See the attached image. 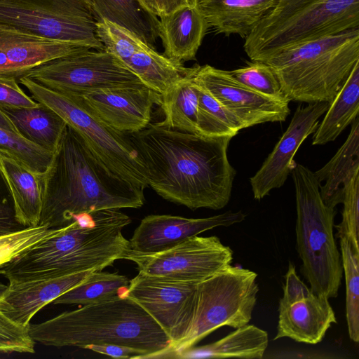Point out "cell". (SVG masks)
Instances as JSON below:
<instances>
[{
    "mask_svg": "<svg viewBox=\"0 0 359 359\" xmlns=\"http://www.w3.org/2000/svg\"><path fill=\"white\" fill-rule=\"evenodd\" d=\"M290 101L330 102L359 62V28L294 46L264 60Z\"/></svg>",
    "mask_w": 359,
    "mask_h": 359,
    "instance_id": "5",
    "label": "cell"
},
{
    "mask_svg": "<svg viewBox=\"0 0 359 359\" xmlns=\"http://www.w3.org/2000/svg\"><path fill=\"white\" fill-rule=\"evenodd\" d=\"M25 76L49 89L70 93L144 84L105 50L88 49L55 58L33 68Z\"/></svg>",
    "mask_w": 359,
    "mask_h": 359,
    "instance_id": "11",
    "label": "cell"
},
{
    "mask_svg": "<svg viewBox=\"0 0 359 359\" xmlns=\"http://www.w3.org/2000/svg\"><path fill=\"white\" fill-rule=\"evenodd\" d=\"M88 49L0 23V76L20 79L44 62Z\"/></svg>",
    "mask_w": 359,
    "mask_h": 359,
    "instance_id": "19",
    "label": "cell"
},
{
    "mask_svg": "<svg viewBox=\"0 0 359 359\" xmlns=\"http://www.w3.org/2000/svg\"><path fill=\"white\" fill-rule=\"evenodd\" d=\"M19 81L33 100L60 115L111 171L143 189L149 186L147 170L128 133L104 123L77 94L49 89L27 76Z\"/></svg>",
    "mask_w": 359,
    "mask_h": 359,
    "instance_id": "8",
    "label": "cell"
},
{
    "mask_svg": "<svg viewBox=\"0 0 359 359\" xmlns=\"http://www.w3.org/2000/svg\"><path fill=\"white\" fill-rule=\"evenodd\" d=\"M194 70V66L190 74L161 95L160 106L165 118L161 123L175 130L199 135L197 126L198 95L193 79Z\"/></svg>",
    "mask_w": 359,
    "mask_h": 359,
    "instance_id": "30",
    "label": "cell"
},
{
    "mask_svg": "<svg viewBox=\"0 0 359 359\" xmlns=\"http://www.w3.org/2000/svg\"><path fill=\"white\" fill-rule=\"evenodd\" d=\"M359 28V0H278L245 38L252 61L286 48Z\"/></svg>",
    "mask_w": 359,
    "mask_h": 359,
    "instance_id": "6",
    "label": "cell"
},
{
    "mask_svg": "<svg viewBox=\"0 0 359 359\" xmlns=\"http://www.w3.org/2000/svg\"><path fill=\"white\" fill-rule=\"evenodd\" d=\"M130 222L118 209L74 215L72 222L1 267L0 275L11 282L102 271L124 258L129 241L122 230Z\"/></svg>",
    "mask_w": 359,
    "mask_h": 359,
    "instance_id": "3",
    "label": "cell"
},
{
    "mask_svg": "<svg viewBox=\"0 0 359 359\" xmlns=\"http://www.w3.org/2000/svg\"><path fill=\"white\" fill-rule=\"evenodd\" d=\"M247 64L245 67L229 72L238 81L264 95L289 100L283 93L276 74L268 65L261 61Z\"/></svg>",
    "mask_w": 359,
    "mask_h": 359,
    "instance_id": "35",
    "label": "cell"
},
{
    "mask_svg": "<svg viewBox=\"0 0 359 359\" xmlns=\"http://www.w3.org/2000/svg\"><path fill=\"white\" fill-rule=\"evenodd\" d=\"M141 1L159 18L189 5V0H141Z\"/></svg>",
    "mask_w": 359,
    "mask_h": 359,
    "instance_id": "43",
    "label": "cell"
},
{
    "mask_svg": "<svg viewBox=\"0 0 359 359\" xmlns=\"http://www.w3.org/2000/svg\"><path fill=\"white\" fill-rule=\"evenodd\" d=\"M34 342L48 346L114 344L142 351L147 358L170 357L172 341L135 301L124 296L63 312L27 327Z\"/></svg>",
    "mask_w": 359,
    "mask_h": 359,
    "instance_id": "4",
    "label": "cell"
},
{
    "mask_svg": "<svg viewBox=\"0 0 359 359\" xmlns=\"http://www.w3.org/2000/svg\"><path fill=\"white\" fill-rule=\"evenodd\" d=\"M0 127L11 131L14 133H17V130L12 123V122L9 120V118L6 116V115L4 113V111L0 108Z\"/></svg>",
    "mask_w": 359,
    "mask_h": 359,
    "instance_id": "44",
    "label": "cell"
},
{
    "mask_svg": "<svg viewBox=\"0 0 359 359\" xmlns=\"http://www.w3.org/2000/svg\"><path fill=\"white\" fill-rule=\"evenodd\" d=\"M125 259L145 275L177 281L200 282L231 264L233 251L215 236H191L165 250L144 254L128 250Z\"/></svg>",
    "mask_w": 359,
    "mask_h": 359,
    "instance_id": "12",
    "label": "cell"
},
{
    "mask_svg": "<svg viewBox=\"0 0 359 359\" xmlns=\"http://www.w3.org/2000/svg\"><path fill=\"white\" fill-rule=\"evenodd\" d=\"M278 0H204L196 6L209 28L246 38Z\"/></svg>",
    "mask_w": 359,
    "mask_h": 359,
    "instance_id": "23",
    "label": "cell"
},
{
    "mask_svg": "<svg viewBox=\"0 0 359 359\" xmlns=\"http://www.w3.org/2000/svg\"><path fill=\"white\" fill-rule=\"evenodd\" d=\"M79 95L93 114L109 127L125 133L145 128L162 95L146 85L91 90Z\"/></svg>",
    "mask_w": 359,
    "mask_h": 359,
    "instance_id": "17",
    "label": "cell"
},
{
    "mask_svg": "<svg viewBox=\"0 0 359 359\" xmlns=\"http://www.w3.org/2000/svg\"><path fill=\"white\" fill-rule=\"evenodd\" d=\"M6 287H7V285H6L0 283V297L3 294L4 290H6Z\"/></svg>",
    "mask_w": 359,
    "mask_h": 359,
    "instance_id": "46",
    "label": "cell"
},
{
    "mask_svg": "<svg viewBox=\"0 0 359 359\" xmlns=\"http://www.w3.org/2000/svg\"><path fill=\"white\" fill-rule=\"evenodd\" d=\"M0 172L11 197L17 224L22 227L39 225L43 203L41 175L1 151Z\"/></svg>",
    "mask_w": 359,
    "mask_h": 359,
    "instance_id": "24",
    "label": "cell"
},
{
    "mask_svg": "<svg viewBox=\"0 0 359 359\" xmlns=\"http://www.w3.org/2000/svg\"><path fill=\"white\" fill-rule=\"evenodd\" d=\"M312 293L311 290L297 275L294 266L290 263L288 270L285 274L283 296L280 299L279 308L285 307L295 302L306 298Z\"/></svg>",
    "mask_w": 359,
    "mask_h": 359,
    "instance_id": "40",
    "label": "cell"
},
{
    "mask_svg": "<svg viewBox=\"0 0 359 359\" xmlns=\"http://www.w3.org/2000/svg\"><path fill=\"white\" fill-rule=\"evenodd\" d=\"M198 282L177 281L139 273L126 296L139 304L162 327L174 347L188 334L196 302Z\"/></svg>",
    "mask_w": 359,
    "mask_h": 359,
    "instance_id": "13",
    "label": "cell"
},
{
    "mask_svg": "<svg viewBox=\"0 0 359 359\" xmlns=\"http://www.w3.org/2000/svg\"><path fill=\"white\" fill-rule=\"evenodd\" d=\"M57 229L37 225L0 234V269L27 249L54 233Z\"/></svg>",
    "mask_w": 359,
    "mask_h": 359,
    "instance_id": "36",
    "label": "cell"
},
{
    "mask_svg": "<svg viewBox=\"0 0 359 359\" xmlns=\"http://www.w3.org/2000/svg\"><path fill=\"white\" fill-rule=\"evenodd\" d=\"M85 348L92 350L98 353L104 354L114 358H147L144 353L133 348L114 345H88Z\"/></svg>",
    "mask_w": 359,
    "mask_h": 359,
    "instance_id": "42",
    "label": "cell"
},
{
    "mask_svg": "<svg viewBox=\"0 0 359 359\" xmlns=\"http://www.w3.org/2000/svg\"><path fill=\"white\" fill-rule=\"evenodd\" d=\"M291 174L295 190L297 249L302 262L301 271L313 293L328 299L336 297L343 273L333 232L336 211L323 201L313 172L296 163Z\"/></svg>",
    "mask_w": 359,
    "mask_h": 359,
    "instance_id": "7",
    "label": "cell"
},
{
    "mask_svg": "<svg viewBox=\"0 0 359 359\" xmlns=\"http://www.w3.org/2000/svg\"><path fill=\"white\" fill-rule=\"evenodd\" d=\"M358 112L359 62L330 102L323 119L313 133L312 145H323L334 141L358 116Z\"/></svg>",
    "mask_w": 359,
    "mask_h": 359,
    "instance_id": "28",
    "label": "cell"
},
{
    "mask_svg": "<svg viewBox=\"0 0 359 359\" xmlns=\"http://www.w3.org/2000/svg\"><path fill=\"white\" fill-rule=\"evenodd\" d=\"M278 311L274 340L288 337L298 342L316 344L322 341L331 325L337 323L328 298L313 292Z\"/></svg>",
    "mask_w": 359,
    "mask_h": 359,
    "instance_id": "21",
    "label": "cell"
},
{
    "mask_svg": "<svg viewBox=\"0 0 359 359\" xmlns=\"http://www.w3.org/2000/svg\"><path fill=\"white\" fill-rule=\"evenodd\" d=\"M196 86L198 95L197 126L199 135L234 137L244 128L240 121L205 88L198 84Z\"/></svg>",
    "mask_w": 359,
    "mask_h": 359,
    "instance_id": "32",
    "label": "cell"
},
{
    "mask_svg": "<svg viewBox=\"0 0 359 359\" xmlns=\"http://www.w3.org/2000/svg\"><path fill=\"white\" fill-rule=\"evenodd\" d=\"M37 105L38 102L20 87L17 79L0 76V108H29Z\"/></svg>",
    "mask_w": 359,
    "mask_h": 359,
    "instance_id": "39",
    "label": "cell"
},
{
    "mask_svg": "<svg viewBox=\"0 0 359 359\" xmlns=\"http://www.w3.org/2000/svg\"><path fill=\"white\" fill-rule=\"evenodd\" d=\"M0 151L39 175L45 173L53 154V152L25 140L18 133L1 127Z\"/></svg>",
    "mask_w": 359,
    "mask_h": 359,
    "instance_id": "34",
    "label": "cell"
},
{
    "mask_svg": "<svg viewBox=\"0 0 359 359\" xmlns=\"http://www.w3.org/2000/svg\"><path fill=\"white\" fill-rule=\"evenodd\" d=\"M340 250L346 283V316L350 339L359 341V252L346 237H341Z\"/></svg>",
    "mask_w": 359,
    "mask_h": 359,
    "instance_id": "33",
    "label": "cell"
},
{
    "mask_svg": "<svg viewBox=\"0 0 359 359\" xmlns=\"http://www.w3.org/2000/svg\"><path fill=\"white\" fill-rule=\"evenodd\" d=\"M268 344L266 331L246 324L218 341L195 349L191 348L182 357L262 358Z\"/></svg>",
    "mask_w": 359,
    "mask_h": 359,
    "instance_id": "29",
    "label": "cell"
},
{
    "mask_svg": "<svg viewBox=\"0 0 359 359\" xmlns=\"http://www.w3.org/2000/svg\"><path fill=\"white\" fill-rule=\"evenodd\" d=\"M257 274L230 264L198 282L196 302L187 335L172 349L181 357L198 341L217 329L238 328L248 324L257 302Z\"/></svg>",
    "mask_w": 359,
    "mask_h": 359,
    "instance_id": "9",
    "label": "cell"
},
{
    "mask_svg": "<svg viewBox=\"0 0 359 359\" xmlns=\"http://www.w3.org/2000/svg\"><path fill=\"white\" fill-rule=\"evenodd\" d=\"M341 203L342 220L335 226L336 236L347 238L353 249L359 252V173L346 185Z\"/></svg>",
    "mask_w": 359,
    "mask_h": 359,
    "instance_id": "37",
    "label": "cell"
},
{
    "mask_svg": "<svg viewBox=\"0 0 359 359\" xmlns=\"http://www.w3.org/2000/svg\"><path fill=\"white\" fill-rule=\"evenodd\" d=\"M104 50L117 57L147 87L163 95L193 70L158 53L127 29L104 20L97 23Z\"/></svg>",
    "mask_w": 359,
    "mask_h": 359,
    "instance_id": "14",
    "label": "cell"
},
{
    "mask_svg": "<svg viewBox=\"0 0 359 359\" xmlns=\"http://www.w3.org/2000/svg\"><path fill=\"white\" fill-rule=\"evenodd\" d=\"M97 22L107 20L127 29L154 48L160 20L141 0H89Z\"/></svg>",
    "mask_w": 359,
    "mask_h": 359,
    "instance_id": "26",
    "label": "cell"
},
{
    "mask_svg": "<svg viewBox=\"0 0 359 359\" xmlns=\"http://www.w3.org/2000/svg\"><path fill=\"white\" fill-rule=\"evenodd\" d=\"M203 1L204 0H189V4L196 6Z\"/></svg>",
    "mask_w": 359,
    "mask_h": 359,
    "instance_id": "45",
    "label": "cell"
},
{
    "mask_svg": "<svg viewBox=\"0 0 359 359\" xmlns=\"http://www.w3.org/2000/svg\"><path fill=\"white\" fill-rule=\"evenodd\" d=\"M1 109L21 137L52 152L67 125L55 111L39 102L35 107Z\"/></svg>",
    "mask_w": 359,
    "mask_h": 359,
    "instance_id": "27",
    "label": "cell"
},
{
    "mask_svg": "<svg viewBox=\"0 0 359 359\" xmlns=\"http://www.w3.org/2000/svg\"><path fill=\"white\" fill-rule=\"evenodd\" d=\"M359 173V118L352 122L349 134L334 156L314 172L321 198L328 207L341 203L346 185Z\"/></svg>",
    "mask_w": 359,
    "mask_h": 359,
    "instance_id": "25",
    "label": "cell"
},
{
    "mask_svg": "<svg viewBox=\"0 0 359 359\" xmlns=\"http://www.w3.org/2000/svg\"><path fill=\"white\" fill-rule=\"evenodd\" d=\"M34 346L27 327L15 324L0 311V346L3 353H34Z\"/></svg>",
    "mask_w": 359,
    "mask_h": 359,
    "instance_id": "38",
    "label": "cell"
},
{
    "mask_svg": "<svg viewBox=\"0 0 359 359\" xmlns=\"http://www.w3.org/2000/svg\"><path fill=\"white\" fill-rule=\"evenodd\" d=\"M16 224L11 197L0 172V234L13 231Z\"/></svg>",
    "mask_w": 359,
    "mask_h": 359,
    "instance_id": "41",
    "label": "cell"
},
{
    "mask_svg": "<svg viewBox=\"0 0 359 359\" xmlns=\"http://www.w3.org/2000/svg\"><path fill=\"white\" fill-rule=\"evenodd\" d=\"M159 35L168 58L183 63L196 59L209 26L196 6L191 4L160 17Z\"/></svg>",
    "mask_w": 359,
    "mask_h": 359,
    "instance_id": "22",
    "label": "cell"
},
{
    "mask_svg": "<svg viewBox=\"0 0 359 359\" xmlns=\"http://www.w3.org/2000/svg\"><path fill=\"white\" fill-rule=\"evenodd\" d=\"M330 102L300 104L287 128L275 145L260 168L250 180L253 196L261 200L274 189L281 187L296 162L294 156L303 142L313 133L319 118L325 113Z\"/></svg>",
    "mask_w": 359,
    "mask_h": 359,
    "instance_id": "16",
    "label": "cell"
},
{
    "mask_svg": "<svg viewBox=\"0 0 359 359\" xmlns=\"http://www.w3.org/2000/svg\"><path fill=\"white\" fill-rule=\"evenodd\" d=\"M0 353H3V351H2V348H1V346H0Z\"/></svg>",
    "mask_w": 359,
    "mask_h": 359,
    "instance_id": "47",
    "label": "cell"
},
{
    "mask_svg": "<svg viewBox=\"0 0 359 359\" xmlns=\"http://www.w3.org/2000/svg\"><path fill=\"white\" fill-rule=\"evenodd\" d=\"M128 134L148 185L162 198L192 210H220L228 204L236 175L227 157L232 136L180 132L161 122Z\"/></svg>",
    "mask_w": 359,
    "mask_h": 359,
    "instance_id": "1",
    "label": "cell"
},
{
    "mask_svg": "<svg viewBox=\"0 0 359 359\" xmlns=\"http://www.w3.org/2000/svg\"><path fill=\"white\" fill-rule=\"evenodd\" d=\"M245 216L242 211H226L198 219L170 215H148L135 230L129 241V249L144 254L161 252L205 231L241 222Z\"/></svg>",
    "mask_w": 359,
    "mask_h": 359,
    "instance_id": "18",
    "label": "cell"
},
{
    "mask_svg": "<svg viewBox=\"0 0 359 359\" xmlns=\"http://www.w3.org/2000/svg\"><path fill=\"white\" fill-rule=\"evenodd\" d=\"M193 79L233 114L244 128L285 121L290 113V100L264 95L238 81L227 70L196 65Z\"/></svg>",
    "mask_w": 359,
    "mask_h": 359,
    "instance_id": "15",
    "label": "cell"
},
{
    "mask_svg": "<svg viewBox=\"0 0 359 359\" xmlns=\"http://www.w3.org/2000/svg\"><path fill=\"white\" fill-rule=\"evenodd\" d=\"M130 280L116 273L93 271L87 278L56 298L54 304L85 306L126 296Z\"/></svg>",
    "mask_w": 359,
    "mask_h": 359,
    "instance_id": "31",
    "label": "cell"
},
{
    "mask_svg": "<svg viewBox=\"0 0 359 359\" xmlns=\"http://www.w3.org/2000/svg\"><path fill=\"white\" fill-rule=\"evenodd\" d=\"M0 23L43 38L104 50L89 0H0Z\"/></svg>",
    "mask_w": 359,
    "mask_h": 359,
    "instance_id": "10",
    "label": "cell"
},
{
    "mask_svg": "<svg viewBox=\"0 0 359 359\" xmlns=\"http://www.w3.org/2000/svg\"><path fill=\"white\" fill-rule=\"evenodd\" d=\"M41 187L39 225L49 228L69 224L74 215L144 203V189L107 168L69 125L41 175Z\"/></svg>",
    "mask_w": 359,
    "mask_h": 359,
    "instance_id": "2",
    "label": "cell"
},
{
    "mask_svg": "<svg viewBox=\"0 0 359 359\" xmlns=\"http://www.w3.org/2000/svg\"><path fill=\"white\" fill-rule=\"evenodd\" d=\"M93 271L59 278L8 282L0 297V311L15 324L27 327L47 304L84 281Z\"/></svg>",
    "mask_w": 359,
    "mask_h": 359,
    "instance_id": "20",
    "label": "cell"
}]
</instances>
